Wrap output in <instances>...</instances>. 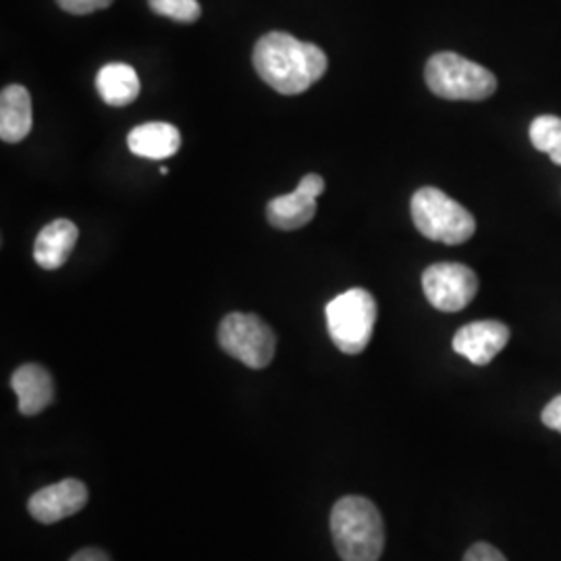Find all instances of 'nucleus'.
I'll return each mask as SVG.
<instances>
[{"instance_id":"obj_7","label":"nucleus","mask_w":561,"mask_h":561,"mask_svg":"<svg viewBox=\"0 0 561 561\" xmlns=\"http://www.w3.org/2000/svg\"><path fill=\"white\" fill-rule=\"evenodd\" d=\"M422 289L433 308L442 312H460L477 298L479 277L466 264L439 262L424 271Z\"/></svg>"},{"instance_id":"obj_15","label":"nucleus","mask_w":561,"mask_h":561,"mask_svg":"<svg viewBox=\"0 0 561 561\" xmlns=\"http://www.w3.org/2000/svg\"><path fill=\"white\" fill-rule=\"evenodd\" d=\"M96 90L108 106H127L140 96V78L127 62H108L96 76Z\"/></svg>"},{"instance_id":"obj_20","label":"nucleus","mask_w":561,"mask_h":561,"mask_svg":"<svg viewBox=\"0 0 561 561\" xmlns=\"http://www.w3.org/2000/svg\"><path fill=\"white\" fill-rule=\"evenodd\" d=\"M541 421L545 426H549L551 431H558L561 433V396H558L556 400L549 401L542 410Z\"/></svg>"},{"instance_id":"obj_12","label":"nucleus","mask_w":561,"mask_h":561,"mask_svg":"<svg viewBox=\"0 0 561 561\" xmlns=\"http://www.w3.org/2000/svg\"><path fill=\"white\" fill-rule=\"evenodd\" d=\"M11 387L20 400V412L23 416L41 414L55 400L53 377L41 364H23L13 373Z\"/></svg>"},{"instance_id":"obj_10","label":"nucleus","mask_w":561,"mask_h":561,"mask_svg":"<svg viewBox=\"0 0 561 561\" xmlns=\"http://www.w3.org/2000/svg\"><path fill=\"white\" fill-rule=\"evenodd\" d=\"M510 341V329L500 321H477L461 327L454 337V350L463 358L484 366L493 360Z\"/></svg>"},{"instance_id":"obj_14","label":"nucleus","mask_w":561,"mask_h":561,"mask_svg":"<svg viewBox=\"0 0 561 561\" xmlns=\"http://www.w3.org/2000/svg\"><path fill=\"white\" fill-rule=\"evenodd\" d=\"M32 99L23 85H7L0 94V138L7 144L25 140L32 131Z\"/></svg>"},{"instance_id":"obj_13","label":"nucleus","mask_w":561,"mask_h":561,"mask_svg":"<svg viewBox=\"0 0 561 561\" xmlns=\"http://www.w3.org/2000/svg\"><path fill=\"white\" fill-rule=\"evenodd\" d=\"M80 238V229L76 222L57 219L48 222L34 243V259L44 271H57L69 261L76 243Z\"/></svg>"},{"instance_id":"obj_17","label":"nucleus","mask_w":561,"mask_h":561,"mask_svg":"<svg viewBox=\"0 0 561 561\" xmlns=\"http://www.w3.org/2000/svg\"><path fill=\"white\" fill-rule=\"evenodd\" d=\"M150 9L169 20L180 23H194L201 20L202 9L198 0H148Z\"/></svg>"},{"instance_id":"obj_11","label":"nucleus","mask_w":561,"mask_h":561,"mask_svg":"<svg viewBox=\"0 0 561 561\" xmlns=\"http://www.w3.org/2000/svg\"><path fill=\"white\" fill-rule=\"evenodd\" d=\"M127 146L140 159L164 161V159L175 157L181 148L180 129L175 125L162 123V121L144 123L129 131Z\"/></svg>"},{"instance_id":"obj_18","label":"nucleus","mask_w":561,"mask_h":561,"mask_svg":"<svg viewBox=\"0 0 561 561\" xmlns=\"http://www.w3.org/2000/svg\"><path fill=\"white\" fill-rule=\"evenodd\" d=\"M60 9L71 13V15H88L94 11L108 9L113 4V0H57Z\"/></svg>"},{"instance_id":"obj_5","label":"nucleus","mask_w":561,"mask_h":561,"mask_svg":"<svg viewBox=\"0 0 561 561\" xmlns=\"http://www.w3.org/2000/svg\"><path fill=\"white\" fill-rule=\"evenodd\" d=\"M324 314L329 335L340 352L356 356L366 350L377 322V301L366 289L354 287L341 294L327 304Z\"/></svg>"},{"instance_id":"obj_8","label":"nucleus","mask_w":561,"mask_h":561,"mask_svg":"<svg viewBox=\"0 0 561 561\" xmlns=\"http://www.w3.org/2000/svg\"><path fill=\"white\" fill-rule=\"evenodd\" d=\"M324 192V180L317 173L301 178L298 187L291 194L277 196L268 202L266 217L268 222L280 231H296L314 219L317 201Z\"/></svg>"},{"instance_id":"obj_9","label":"nucleus","mask_w":561,"mask_h":561,"mask_svg":"<svg viewBox=\"0 0 561 561\" xmlns=\"http://www.w3.org/2000/svg\"><path fill=\"white\" fill-rule=\"evenodd\" d=\"M85 503H88L85 484L78 479H67L36 491L27 502V510L32 518H36L42 524H55L69 516H76L80 510H83Z\"/></svg>"},{"instance_id":"obj_19","label":"nucleus","mask_w":561,"mask_h":561,"mask_svg":"<svg viewBox=\"0 0 561 561\" xmlns=\"http://www.w3.org/2000/svg\"><path fill=\"white\" fill-rule=\"evenodd\" d=\"M463 561H507L503 558L502 551L500 549H495L493 545H489V542H477V545H472L468 551H466V556H463Z\"/></svg>"},{"instance_id":"obj_6","label":"nucleus","mask_w":561,"mask_h":561,"mask_svg":"<svg viewBox=\"0 0 561 561\" xmlns=\"http://www.w3.org/2000/svg\"><path fill=\"white\" fill-rule=\"evenodd\" d=\"M222 352L250 368H266L277 350L273 329L256 314L231 312L219 327Z\"/></svg>"},{"instance_id":"obj_2","label":"nucleus","mask_w":561,"mask_h":561,"mask_svg":"<svg viewBox=\"0 0 561 561\" xmlns=\"http://www.w3.org/2000/svg\"><path fill=\"white\" fill-rule=\"evenodd\" d=\"M331 535L343 561H379L385 526L377 505L358 495L343 497L331 512Z\"/></svg>"},{"instance_id":"obj_16","label":"nucleus","mask_w":561,"mask_h":561,"mask_svg":"<svg viewBox=\"0 0 561 561\" xmlns=\"http://www.w3.org/2000/svg\"><path fill=\"white\" fill-rule=\"evenodd\" d=\"M530 141L537 150L547 152L551 161L561 167V119L556 115H542L530 123Z\"/></svg>"},{"instance_id":"obj_1","label":"nucleus","mask_w":561,"mask_h":561,"mask_svg":"<svg viewBox=\"0 0 561 561\" xmlns=\"http://www.w3.org/2000/svg\"><path fill=\"white\" fill-rule=\"evenodd\" d=\"M254 69L264 83L283 96H298L322 80L329 59L321 46L285 32H271L254 46Z\"/></svg>"},{"instance_id":"obj_4","label":"nucleus","mask_w":561,"mask_h":561,"mask_svg":"<svg viewBox=\"0 0 561 561\" xmlns=\"http://www.w3.org/2000/svg\"><path fill=\"white\" fill-rule=\"evenodd\" d=\"M412 219L426 240L458 245L477 231L474 217L437 187H421L412 198Z\"/></svg>"},{"instance_id":"obj_21","label":"nucleus","mask_w":561,"mask_h":561,"mask_svg":"<svg viewBox=\"0 0 561 561\" xmlns=\"http://www.w3.org/2000/svg\"><path fill=\"white\" fill-rule=\"evenodd\" d=\"M69 561H111L108 556L101 549H81L80 553H76Z\"/></svg>"},{"instance_id":"obj_3","label":"nucleus","mask_w":561,"mask_h":561,"mask_svg":"<svg viewBox=\"0 0 561 561\" xmlns=\"http://www.w3.org/2000/svg\"><path fill=\"white\" fill-rule=\"evenodd\" d=\"M424 80L431 92L445 101H484L497 90V78L489 69L456 53L433 55Z\"/></svg>"}]
</instances>
